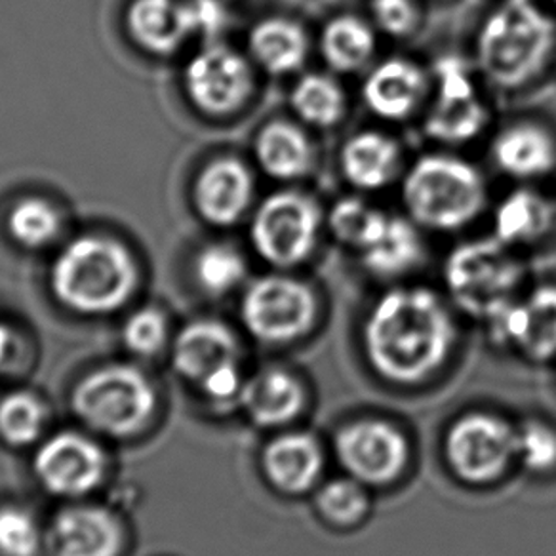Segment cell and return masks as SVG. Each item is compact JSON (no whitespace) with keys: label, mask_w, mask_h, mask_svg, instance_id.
Returning a JSON list of instances; mask_svg holds the SVG:
<instances>
[{"label":"cell","mask_w":556,"mask_h":556,"mask_svg":"<svg viewBox=\"0 0 556 556\" xmlns=\"http://www.w3.org/2000/svg\"><path fill=\"white\" fill-rule=\"evenodd\" d=\"M457 328L446 303L424 287L393 288L371 305L363 349L371 370L396 387L424 386L446 368Z\"/></svg>","instance_id":"1"},{"label":"cell","mask_w":556,"mask_h":556,"mask_svg":"<svg viewBox=\"0 0 556 556\" xmlns=\"http://www.w3.org/2000/svg\"><path fill=\"white\" fill-rule=\"evenodd\" d=\"M139 282L130 248L121 240L85 235L55 255L50 287L55 300L83 315H108L128 303Z\"/></svg>","instance_id":"2"},{"label":"cell","mask_w":556,"mask_h":556,"mask_svg":"<svg viewBox=\"0 0 556 556\" xmlns=\"http://www.w3.org/2000/svg\"><path fill=\"white\" fill-rule=\"evenodd\" d=\"M556 45V24L530 0H507L492 12L477 40V60L484 77L515 90L538 77Z\"/></svg>","instance_id":"3"},{"label":"cell","mask_w":556,"mask_h":556,"mask_svg":"<svg viewBox=\"0 0 556 556\" xmlns=\"http://www.w3.org/2000/svg\"><path fill=\"white\" fill-rule=\"evenodd\" d=\"M402 202L414 224L434 231H456L482 212L486 187L479 170L464 159L424 155L406 172Z\"/></svg>","instance_id":"4"},{"label":"cell","mask_w":556,"mask_h":556,"mask_svg":"<svg viewBox=\"0 0 556 556\" xmlns=\"http://www.w3.org/2000/svg\"><path fill=\"white\" fill-rule=\"evenodd\" d=\"M520 278L522 265L495 235L454 248L444 265L452 300L472 317L490 323L513 303Z\"/></svg>","instance_id":"5"},{"label":"cell","mask_w":556,"mask_h":556,"mask_svg":"<svg viewBox=\"0 0 556 556\" xmlns=\"http://www.w3.org/2000/svg\"><path fill=\"white\" fill-rule=\"evenodd\" d=\"M442 450L462 484L492 486L517 464V426L495 412L471 409L452 421Z\"/></svg>","instance_id":"6"},{"label":"cell","mask_w":556,"mask_h":556,"mask_svg":"<svg viewBox=\"0 0 556 556\" xmlns=\"http://www.w3.org/2000/svg\"><path fill=\"white\" fill-rule=\"evenodd\" d=\"M155 404L148 378L121 364L93 371L73 393L77 416L96 431L115 437L139 431L153 416Z\"/></svg>","instance_id":"7"},{"label":"cell","mask_w":556,"mask_h":556,"mask_svg":"<svg viewBox=\"0 0 556 556\" xmlns=\"http://www.w3.org/2000/svg\"><path fill=\"white\" fill-rule=\"evenodd\" d=\"M248 332L269 345H288L309 336L318 320L315 290L290 275L255 278L240 303Z\"/></svg>","instance_id":"8"},{"label":"cell","mask_w":556,"mask_h":556,"mask_svg":"<svg viewBox=\"0 0 556 556\" xmlns=\"http://www.w3.org/2000/svg\"><path fill=\"white\" fill-rule=\"evenodd\" d=\"M320 222V208L309 194L278 191L255 210L250 239L263 262L292 269L313 254Z\"/></svg>","instance_id":"9"},{"label":"cell","mask_w":556,"mask_h":556,"mask_svg":"<svg viewBox=\"0 0 556 556\" xmlns=\"http://www.w3.org/2000/svg\"><path fill=\"white\" fill-rule=\"evenodd\" d=\"M333 454L349 477L370 488L399 482L412 462V442L401 426L383 417H363L338 429Z\"/></svg>","instance_id":"10"},{"label":"cell","mask_w":556,"mask_h":556,"mask_svg":"<svg viewBox=\"0 0 556 556\" xmlns=\"http://www.w3.org/2000/svg\"><path fill=\"white\" fill-rule=\"evenodd\" d=\"M184 85L187 98L204 115L229 116L252 98L254 73L240 52L208 42L187 63Z\"/></svg>","instance_id":"11"},{"label":"cell","mask_w":556,"mask_h":556,"mask_svg":"<svg viewBox=\"0 0 556 556\" xmlns=\"http://www.w3.org/2000/svg\"><path fill=\"white\" fill-rule=\"evenodd\" d=\"M437 98L426 116L429 138L444 143H465L477 138L486 124V109L464 63L442 58L434 65Z\"/></svg>","instance_id":"12"},{"label":"cell","mask_w":556,"mask_h":556,"mask_svg":"<svg viewBox=\"0 0 556 556\" xmlns=\"http://www.w3.org/2000/svg\"><path fill=\"white\" fill-rule=\"evenodd\" d=\"M262 467L265 479L280 494H309L323 482L325 444L311 431L288 429L267 442L263 448Z\"/></svg>","instance_id":"13"},{"label":"cell","mask_w":556,"mask_h":556,"mask_svg":"<svg viewBox=\"0 0 556 556\" xmlns=\"http://www.w3.org/2000/svg\"><path fill=\"white\" fill-rule=\"evenodd\" d=\"M105 469V457L98 444L80 434L62 433L39 450L35 471L40 482L58 495L88 494L98 486Z\"/></svg>","instance_id":"14"},{"label":"cell","mask_w":556,"mask_h":556,"mask_svg":"<svg viewBox=\"0 0 556 556\" xmlns=\"http://www.w3.org/2000/svg\"><path fill=\"white\" fill-rule=\"evenodd\" d=\"M497 340L510 343L533 363L556 356V287H540L510 303L492 320Z\"/></svg>","instance_id":"15"},{"label":"cell","mask_w":556,"mask_h":556,"mask_svg":"<svg viewBox=\"0 0 556 556\" xmlns=\"http://www.w3.org/2000/svg\"><path fill=\"white\" fill-rule=\"evenodd\" d=\"M239 402L255 426L287 429L303 416L309 404V393L298 374L280 366H270L244 381Z\"/></svg>","instance_id":"16"},{"label":"cell","mask_w":556,"mask_h":556,"mask_svg":"<svg viewBox=\"0 0 556 556\" xmlns=\"http://www.w3.org/2000/svg\"><path fill=\"white\" fill-rule=\"evenodd\" d=\"M254 199V176L235 156H219L202 168L194 184V206L202 219L229 227L242 219Z\"/></svg>","instance_id":"17"},{"label":"cell","mask_w":556,"mask_h":556,"mask_svg":"<svg viewBox=\"0 0 556 556\" xmlns=\"http://www.w3.org/2000/svg\"><path fill=\"white\" fill-rule=\"evenodd\" d=\"M426 90V73L416 63L404 58H389L368 73L363 98L371 113L381 118L404 121L416 111Z\"/></svg>","instance_id":"18"},{"label":"cell","mask_w":556,"mask_h":556,"mask_svg":"<svg viewBox=\"0 0 556 556\" xmlns=\"http://www.w3.org/2000/svg\"><path fill=\"white\" fill-rule=\"evenodd\" d=\"M50 543L55 556H116L123 533L108 510L71 507L55 517Z\"/></svg>","instance_id":"19"},{"label":"cell","mask_w":556,"mask_h":556,"mask_svg":"<svg viewBox=\"0 0 556 556\" xmlns=\"http://www.w3.org/2000/svg\"><path fill=\"white\" fill-rule=\"evenodd\" d=\"M492 156L497 168L513 178H540L555 168L556 141L541 124H510L494 139Z\"/></svg>","instance_id":"20"},{"label":"cell","mask_w":556,"mask_h":556,"mask_svg":"<svg viewBox=\"0 0 556 556\" xmlns=\"http://www.w3.org/2000/svg\"><path fill=\"white\" fill-rule=\"evenodd\" d=\"M237 358L239 341L217 320H194L179 332L174 348L176 368L197 383L225 364L237 363Z\"/></svg>","instance_id":"21"},{"label":"cell","mask_w":556,"mask_h":556,"mask_svg":"<svg viewBox=\"0 0 556 556\" xmlns=\"http://www.w3.org/2000/svg\"><path fill=\"white\" fill-rule=\"evenodd\" d=\"M255 161L267 176L292 181L305 178L315 163V148L309 136L294 123L275 118L257 131Z\"/></svg>","instance_id":"22"},{"label":"cell","mask_w":556,"mask_h":556,"mask_svg":"<svg viewBox=\"0 0 556 556\" xmlns=\"http://www.w3.org/2000/svg\"><path fill=\"white\" fill-rule=\"evenodd\" d=\"M126 25L131 39L156 55L178 52L191 37L184 0H134Z\"/></svg>","instance_id":"23"},{"label":"cell","mask_w":556,"mask_h":556,"mask_svg":"<svg viewBox=\"0 0 556 556\" xmlns=\"http://www.w3.org/2000/svg\"><path fill=\"white\" fill-rule=\"evenodd\" d=\"M340 164L351 186L363 191H376L394 178L401 164V148L381 131H358L343 143Z\"/></svg>","instance_id":"24"},{"label":"cell","mask_w":556,"mask_h":556,"mask_svg":"<svg viewBox=\"0 0 556 556\" xmlns=\"http://www.w3.org/2000/svg\"><path fill=\"white\" fill-rule=\"evenodd\" d=\"M248 48L265 73L280 77L302 70L309 54V39L302 25L292 20L267 17L250 31Z\"/></svg>","instance_id":"25"},{"label":"cell","mask_w":556,"mask_h":556,"mask_svg":"<svg viewBox=\"0 0 556 556\" xmlns=\"http://www.w3.org/2000/svg\"><path fill=\"white\" fill-rule=\"evenodd\" d=\"M424 257V242L412 219L389 217L386 231L363 252V263L374 277L396 278L416 269Z\"/></svg>","instance_id":"26"},{"label":"cell","mask_w":556,"mask_h":556,"mask_svg":"<svg viewBox=\"0 0 556 556\" xmlns=\"http://www.w3.org/2000/svg\"><path fill=\"white\" fill-rule=\"evenodd\" d=\"M376 50V35L364 20L336 16L320 35V54L336 73H356L368 65Z\"/></svg>","instance_id":"27"},{"label":"cell","mask_w":556,"mask_h":556,"mask_svg":"<svg viewBox=\"0 0 556 556\" xmlns=\"http://www.w3.org/2000/svg\"><path fill=\"white\" fill-rule=\"evenodd\" d=\"M494 224L495 237L505 244H530L551 229L553 206L543 194L518 189L497 206Z\"/></svg>","instance_id":"28"},{"label":"cell","mask_w":556,"mask_h":556,"mask_svg":"<svg viewBox=\"0 0 556 556\" xmlns=\"http://www.w3.org/2000/svg\"><path fill=\"white\" fill-rule=\"evenodd\" d=\"M315 509L333 528H355L370 517V488L349 475L333 477L315 490Z\"/></svg>","instance_id":"29"},{"label":"cell","mask_w":556,"mask_h":556,"mask_svg":"<svg viewBox=\"0 0 556 556\" xmlns=\"http://www.w3.org/2000/svg\"><path fill=\"white\" fill-rule=\"evenodd\" d=\"M290 105L303 123L330 128L345 115V93L332 77L307 73L292 88Z\"/></svg>","instance_id":"30"},{"label":"cell","mask_w":556,"mask_h":556,"mask_svg":"<svg viewBox=\"0 0 556 556\" xmlns=\"http://www.w3.org/2000/svg\"><path fill=\"white\" fill-rule=\"evenodd\" d=\"M63 219L52 202L40 197L17 201L9 214V232L20 247L45 250L60 239Z\"/></svg>","instance_id":"31"},{"label":"cell","mask_w":556,"mask_h":556,"mask_svg":"<svg viewBox=\"0 0 556 556\" xmlns=\"http://www.w3.org/2000/svg\"><path fill=\"white\" fill-rule=\"evenodd\" d=\"M387 224L389 216L356 197L336 202L328 214V227L333 239L345 247L358 248L361 252L383 235Z\"/></svg>","instance_id":"32"},{"label":"cell","mask_w":556,"mask_h":556,"mask_svg":"<svg viewBox=\"0 0 556 556\" xmlns=\"http://www.w3.org/2000/svg\"><path fill=\"white\" fill-rule=\"evenodd\" d=\"M193 270L199 287L206 294L225 295L247 278V262L231 244H210L194 257Z\"/></svg>","instance_id":"33"},{"label":"cell","mask_w":556,"mask_h":556,"mask_svg":"<svg viewBox=\"0 0 556 556\" xmlns=\"http://www.w3.org/2000/svg\"><path fill=\"white\" fill-rule=\"evenodd\" d=\"M517 464L530 475H553L556 471V426L541 417H530L517 426Z\"/></svg>","instance_id":"34"},{"label":"cell","mask_w":556,"mask_h":556,"mask_svg":"<svg viewBox=\"0 0 556 556\" xmlns=\"http://www.w3.org/2000/svg\"><path fill=\"white\" fill-rule=\"evenodd\" d=\"M45 408L31 393H12L0 402V434L14 446L31 444L40 434Z\"/></svg>","instance_id":"35"},{"label":"cell","mask_w":556,"mask_h":556,"mask_svg":"<svg viewBox=\"0 0 556 556\" xmlns=\"http://www.w3.org/2000/svg\"><path fill=\"white\" fill-rule=\"evenodd\" d=\"M40 548V530L35 518L20 507L0 509V555L35 556Z\"/></svg>","instance_id":"36"},{"label":"cell","mask_w":556,"mask_h":556,"mask_svg":"<svg viewBox=\"0 0 556 556\" xmlns=\"http://www.w3.org/2000/svg\"><path fill=\"white\" fill-rule=\"evenodd\" d=\"M124 343L138 355H155L163 349L168 325L163 313L156 309H141L134 313L124 325Z\"/></svg>","instance_id":"37"},{"label":"cell","mask_w":556,"mask_h":556,"mask_svg":"<svg viewBox=\"0 0 556 556\" xmlns=\"http://www.w3.org/2000/svg\"><path fill=\"white\" fill-rule=\"evenodd\" d=\"M371 17L391 37H408L419 24L416 0H371Z\"/></svg>","instance_id":"38"},{"label":"cell","mask_w":556,"mask_h":556,"mask_svg":"<svg viewBox=\"0 0 556 556\" xmlns=\"http://www.w3.org/2000/svg\"><path fill=\"white\" fill-rule=\"evenodd\" d=\"M191 37L216 39L227 25V10L222 0H184Z\"/></svg>","instance_id":"39"},{"label":"cell","mask_w":556,"mask_h":556,"mask_svg":"<svg viewBox=\"0 0 556 556\" xmlns=\"http://www.w3.org/2000/svg\"><path fill=\"white\" fill-rule=\"evenodd\" d=\"M202 391L214 401H231L239 399L244 387V379L240 374L239 363L225 364L222 368L208 374L201 381Z\"/></svg>","instance_id":"40"},{"label":"cell","mask_w":556,"mask_h":556,"mask_svg":"<svg viewBox=\"0 0 556 556\" xmlns=\"http://www.w3.org/2000/svg\"><path fill=\"white\" fill-rule=\"evenodd\" d=\"M12 345H14V333L9 326L0 325V364L7 361Z\"/></svg>","instance_id":"41"},{"label":"cell","mask_w":556,"mask_h":556,"mask_svg":"<svg viewBox=\"0 0 556 556\" xmlns=\"http://www.w3.org/2000/svg\"><path fill=\"white\" fill-rule=\"evenodd\" d=\"M553 2H555V4H556V0H553Z\"/></svg>","instance_id":"42"}]
</instances>
